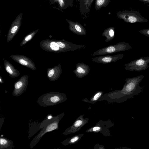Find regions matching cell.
<instances>
[{
    "label": "cell",
    "mask_w": 149,
    "mask_h": 149,
    "mask_svg": "<svg viewBox=\"0 0 149 149\" xmlns=\"http://www.w3.org/2000/svg\"><path fill=\"white\" fill-rule=\"evenodd\" d=\"M83 135L84 134H82L75 135L65 139L62 143L65 146L75 144L78 142Z\"/></svg>",
    "instance_id": "9a60e30c"
},
{
    "label": "cell",
    "mask_w": 149,
    "mask_h": 149,
    "mask_svg": "<svg viewBox=\"0 0 149 149\" xmlns=\"http://www.w3.org/2000/svg\"><path fill=\"white\" fill-rule=\"evenodd\" d=\"M64 113H62L55 116H53L51 119L47 121L45 126L42 129L30 143L31 148H33L38 143L40 139L47 133L58 129V124L64 115Z\"/></svg>",
    "instance_id": "7a4b0ae2"
},
{
    "label": "cell",
    "mask_w": 149,
    "mask_h": 149,
    "mask_svg": "<svg viewBox=\"0 0 149 149\" xmlns=\"http://www.w3.org/2000/svg\"><path fill=\"white\" fill-rule=\"evenodd\" d=\"M149 57H141L125 64V68L130 71H141L147 69L149 67Z\"/></svg>",
    "instance_id": "8992f818"
},
{
    "label": "cell",
    "mask_w": 149,
    "mask_h": 149,
    "mask_svg": "<svg viewBox=\"0 0 149 149\" xmlns=\"http://www.w3.org/2000/svg\"><path fill=\"white\" fill-rule=\"evenodd\" d=\"M19 63L23 65H26L27 64V62L23 59H20L19 61Z\"/></svg>",
    "instance_id": "44dd1931"
},
{
    "label": "cell",
    "mask_w": 149,
    "mask_h": 149,
    "mask_svg": "<svg viewBox=\"0 0 149 149\" xmlns=\"http://www.w3.org/2000/svg\"><path fill=\"white\" fill-rule=\"evenodd\" d=\"M123 54H118L113 55H108L93 58L92 59L94 62L102 64H107L115 62L121 59L124 57Z\"/></svg>",
    "instance_id": "ba28073f"
},
{
    "label": "cell",
    "mask_w": 149,
    "mask_h": 149,
    "mask_svg": "<svg viewBox=\"0 0 149 149\" xmlns=\"http://www.w3.org/2000/svg\"><path fill=\"white\" fill-rule=\"evenodd\" d=\"M6 71L10 74L13 73V71L11 70L9 66H7L6 68Z\"/></svg>",
    "instance_id": "cb8c5ba5"
},
{
    "label": "cell",
    "mask_w": 149,
    "mask_h": 149,
    "mask_svg": "<svg viewBox=\"0 0 149 149\" xmlns=\"http://www.w3.org/2000/svg\"><path fill=\"white\" fill-rule=\"evenodd\" d=\"M139 1L149 4V0H139Z\"/></svg>",
    "instance_id": "484cf974"
},
{
    "label": "cell",
    "mask_w": 149,
    "mask_h": 149,
    "mask_svg": "<svg viewBox=\"0 0 149 149\" xmlns=\"http://www.w3.org/2000/svg\"><path fill=\"white\" fill-rule=\"evenodd\" d=\"M118 18L127 23H145L148 20L138 11L132 10H125L118 11L116 13Z\"/></svg>",
    "instance_id": "277c9868"
},
{
    "label": "cell",
    "mask_w": 149,
    "mask_h": 149,
    "mask_svg": "<svg viewBox=\"0 0 149 149\" xmlns=\"http://www.w3.org/2000/svg\"><path fill=\"white\" fill-rule=\"evenodd\" d=\"M115 28L114 27H110L104 31L102 36L106 38L105 42H108L112 40L114 37Z\"/></svg>",
    "instance_id": "5bb4252c"
},
{
    "label": "cell",
    "mask_w": 149,
    "mask_h": 149,
    "mask_svg": "<svg viewBox=\"0 0 149 149\" xmlns=\"http://www.w3.org/2000/svg\"><path fill=\"white\" fill-rule=\"evenodd\" d=\"M77 0V1H79H79H80V0Z\"/></svg>",
    "instance_id": "4316f807"
},
{
    "label": "cell",
    "mask_w": 149,
    "mask_h": 149,
    "mask_svg": "<svg viewBox=\"0 0 149 149\" xmlns=\"http://www.w3.org/2000/svg\"><path fill=\"white\" fill-rule=\"evenodd\" d=\"M102 94L103 92L101 91H98L97 92L91 99L90 102L92 103L96 102L101 97Z\"/></svg>",
    "instance_id": "e0dca14e"
},
{
    "label": "cell",
    "mask_w": 149,
    "mask_h": 149,
    "mask_svg": "<svg viewBox=\"0 0 149 149\" xmlns=\"http://www.w3.org/2000/svg\"><path fill=\"white\" fill-rule=\"evenodd\" d=\"M57 43L59 47L61 48H65L66 46L65 44L61 42H58Z\"/></svg>",
    "instance_id": "ffe728a7"
},
{
    "label": "cell",
    "mask_w": 149,
    "mask_h": 149,
    "mask_svg": "<svg viewBox=\"0 0 149 149\" xmlns=\"http://www.w3.org/2000/svg\"><path fill=\"white\" fill-rule=\"evenodd\" d=\"M54 71L53 69L51 70L49 72L48 74V76L49 77H51L54 74Z\"/></svg>",
    "instance_id": "603a6c76"
},
{
    "label": "cell",
    "mask_w": 149,
    "mask_h": 149,
    "mask_svg": "<svg viewBox=\"0 0 149 149\" xmlns=\"http://www.w3.org/2000/svg\"><path fill=\"white\" fill-rule=\"evenodd\" d=\"M18 28V27L17 26H15L13 27L11 30V32L12 33H14L17 30Z\"/></svg>",
    "instance_id": "7402d4cb"
},
{
    "label": "cell",
    "mask_w": 149,
    "mask_h": 149,
    "mask_svg": "<svg viewBox=\"0 0 149 149\" xmlns=\"http://www.w3.org/2000/svg\"><path fill=\"white\" fill-rule=\"evenodd\" d=\"M111 0H95V7L96 10H100L103 7H106Z\"/></svg>",
    "instance_id": "2e32d148"
},
{
    "label": "cell",
    "mask_w": 149,
    "mask_h": 149,
    "mask_svg": "<svg viewBox=\"0 0 149 149\" xmlns=\"http://www.w3.org/2000/svg\"><path fill=\"white\" fill-rule=\"evenodd\" d=\"M139 32L147 37H149V28L141 29L139 31Z\"/></svg>",
    "instance_id": "d6986e66"
},
{
    "label": "cell",
    "mask_w": 149,
    "mask_h": 149,
    "mask_svg": "<svg viewBox=\"0 0 149 149\" xmlns=\"http://www.w3.org/2000/svg\"><path fill=\"white\" fill-rule=\"evenodd\" d=\"M50 47L54 51H57L59 49V47L58 45L54 42H52L50 44Z\"/></svg>",
    "instance_id": "ac0fdd59"
},
{
    "label": "cell",
    "mask_w": 149,
    "mask_h": 149,
    "mask_svg": "<svg viewBox=\"0 0 149 149\" xmlns=\"http://www.w3.org/2000/svg\"><path fill=\"white\" fill-rule=\"evenodd\" d=\"M105 122L102 121V123L101 121H100L98 123H97L96 125L93 127L90 128L87 130L86 132H102V131L103 130V129H106V126L103 127L106 124Z\"/></svg>",
    "instance_id": "7c38bea8"
},
{
    "label": "cell",
    "mask_w": 149,
    "mask_h": 149,
    "mask_svg": "<svg viewBox=\"0 0 149 149\" xmlns=\"http://www.w3.org/2000/svg\"><path fill=\"white\" fill-rule=\"evenodd\" d=\"M14 147L13 142L12 140L6 138H0V149H12Z\"/></svg>",
    "instance_id": "4fadbf2b"
},
{
    "label": "cell",
    "mask_w": 149,
    "mask_h": 149,
    "mask_svg": "<svg viewBox=\"0 0 149 149\" xmlns=\"http://www.w3.org/2000/svg\"><path fill=\"white\" fill-rule=\"evenodd\" d=\"M89 66L83 63H77L76 66V69L73 72L76 76L79 78H81L87 75L90 72Z\"/></svg>",
    "instance_id": "30bf717a"
},
{
    "label": "cell",
    "mask_w": 149,
    "mask_h": 149,
    "mask_svg": "<svg viewBox=\"0 0 149 149\" xmlns=\"http://www.w3.org/2000/svg\"><path fill=\"white\" fill-rule=\"evenodd\" d=\"M68 23L70 30L74 33L79 36H84L86 33L85 29L80 24L66 19Z\"/></svg>",
    "instance_id": "9c48e42d"
},
{
    "label": "cell",
    "mask_w": 149,
    "mask_h": 149,
    "mask_svg": "<svg viewBox=\"0 0 149 149\" xmlns=\"http://www.w3.org/2000/svg\"><path fill=\"white\" fill-rule=\"evenodd\" d=\"M144 77V75H140L127 78L122 90L115 91L111 94L116 95L117 98H121L123 101L133 97L143 91V88L139 85Z\"/></svg>",
    "instance_id": "6da1fadb"
},
{
    "label": "cell",
    "mask_w": 149,
    "mask_h": 149,
    "mask_svg": "<svg viewBox=\"0 0 149 149\" xmlns=\"http://www.w3.org/2000/svg\"><path fill=\"white\" fill-rule=\"evenodd\" d=\"M32 36L31 35H29L25 39V40L26 41L30 40Z\"/></svg>",
    "instance_id": "d4e9b609"
},
{
    "label": "cell",
    "mask_w": 149,
    "mask_h": 149,
    "mask_svg": "<svg viewBox=\"0 0 149 149\" xmlns=\"http://www.w3.org/2000/svg\"><path fill=\"white\" fill-rule=\"evenodd\" d=\"M94 0H80L79 10L83 14L88 13L90 11L92 3Z\"/></svg>",
    "instance_id": "8fae6325"
},
{
    "label": "cell",
    "mask_w": 149,
    "mask_h": 149,
    "mask_svg": "<svg viewBox=\"0 0 149 149\" xmlns=\"http://www.w3.org/2000/svg\"><path fill=\"white\" fill-rule=\"evenodd\" d=\"M67 99L65 94L51 92L41 95L38 99L37 102L40 106L46 107L58 104Z\"/></svg>",
    "instance_id": "3957f363"
},
{
    "label": "cell",
    "mask_w": 149,
    "mask_h": 149,
    "mask_svg": "<svg viewBox=\"0 0 149 149\" xmlns=\"http://www.w3.org/2000/svg\"><path fill=\"white\" fill-rule=\"evenodd\" d=\"M129 43L125 42H119L116 45H110L98 49L91 54L92 56L106 55L120 52L132 49Z\"/></svg>",
    "instance_id": "5b68a950"
},
{
    "label": "cell",
    "mask_w": 149,
    "mask_h": 149,
    "mask_svg": "<svg viewBox=\"0 0 149 149\" xmlns=\"http://www.w3.org/2000/svg\"><path fill=\"white\" fill-rule=\"evenodd\" d=\"M84 115H81L77 118L72 125L66 129L63 134L66 135L79 131L83 126L88 123L89 120L88 118H84Z\"/></svg>",
    "instance_id": "52a82bcc"
}]
</instances>
